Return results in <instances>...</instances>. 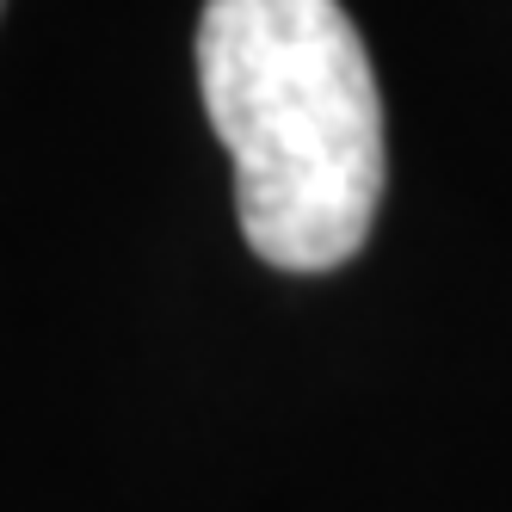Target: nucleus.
Listing matches in <instances>:
<instances>
[{
  "label": "nucleus",
  "instance_id": "obj_1",
  "mask_svg": "<svg viewBox=\"0 0 512 512\" xmlns=\"http://www.w3.org/2000/svg\"><path fill=\"white\" fill-rule=\"evenodd\" d=\"M204 112L235 161L247 247L278 272H334L383 204V99L340 0H204Z\"/></svg>",
  "mask_w": 512,
  "mask_h": 512
}]
</instances>
